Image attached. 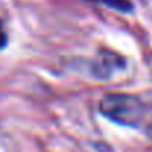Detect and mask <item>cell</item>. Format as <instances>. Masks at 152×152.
I'll list each match as a JSON object with an SVG mask.
<instances>
[{"label":"cell","instance_id":"1","mask_svg":"<svg viewBox=\"0 0 152 152\" xmlns=\"http://www.w3.org/2000/svg\"><path fill=\"white\" fill-rule=\"evenodd\" d=\"M101 112L115 123L134 126L143 115V106L134 96L114 93L102 98Z\"/></svg>","mask_w":152,"mask_h":152},{"label":"cell","instance_id":"2","mask_svg":"<svg viewBox=\"0 0 152 152\" xmlns=\"http://www.w3.org/2000/svg\"><path fill=\"white\" fill-rule=\"evenodd\" d=\"M93 1L105 4V6L112 7V9L120 10V12H130V10L133 9L130 0H93Z\"/></svg>","mask_w":152,"mask_h":152}]
</instances>
